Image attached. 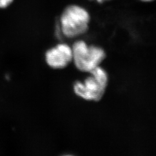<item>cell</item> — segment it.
I'll list each match as a JSON object with an SVG mask.
<instances>
[{
  "label": "cell",
  "instance_id": "5b68a950",
  "mask_svg": "<svg viewBox=\"0 0 156 156\" xmlns=\"http://www.w3.org/2000/svg\"><path fill=\"white\" fill-rule=\"evenodd\" d=\"M13 0H0V8H5L9 5Z\"/></svg>",
  "mask_w": 156,
  "mask_h": 156
},
{
  "label": "cell",
  "instance_id": "8992f818",
  "mask_svg": "<svg viewBox=\"0 0 156 156\" xmlns=\"http://www.w3.org/2000/svg\"><path fill=\"white\" fill-rule=\"evenodd\" d=\"M98 2H99V3H102V2H103L104 1H107V0H96Z\"/></svg>",
  "mask_w": 156,
  "mask_h": 156
},
{
  "label": "cell",
  "instance_id": "277c9868",
  "mask_svg": "<svg viewBox=\"0 0 156 156\" xmlns=\"http://www.w3.org/2000/svg\"><path fill=\"white\" fill-rule=\"evenodd\" d=\"M45 59L48 66L53 68H64L73 61L72 48L66 44H58L47 51Z\"/></svg>",
  "mask_w": 156,
  "mask_h": 156
},
{
  "label": "cell",
  "instance_id": "52a82bcc",
  "mask_svg": "<svg viewBox=\"0 0 156 156\" xmlns=\"http://www.w3.org/2000/svg\"><path fill=\"white\" fill-rule=\"evenodd\" d=\"M142 1H151L152 0H142Z\"/></svg>",
  "mask_w": 156,
  "mask_h": 156
},
{
  "label": "cell",
  "instance_id": "7a4b0ae2",
  "mask_svg": "<svg viewBox=\"0 0 156 156\" xmlns=\"http://www.w3.org/2000/svg\"><path fill=\"white\" fill-rule=\"evenodd\" d=\"M91 76L84 82H76L73 86L76 94L88 101H100L105 93L108 83V75L101 67H98L90 72Z\"/></svg>",
  "mask_w": 156,
  "mask_h": 156
},
{
  "label": "cell",
  "instance_id": "6da1fadb",
  "mask_svg": "<svg viewBox=\"0 0 156 156\" xmlns=\"http://www.w3.org/2000/svg\"><path fill=\"white\" fill-rule=\"evenodd\" d=\"M89 13L80 6H67L62 13L60 24L62 33L68 38H74L85 33L89 28Z\"/></svg>",
  "mask_w": 156,
  "mask_h": 156
},
{
  "label": "cell",
  "instance_id": "3957f363",
  "mask_svg": "<svg viewBox=\"0 0 156 156\" xmlns=\"http://www.w3.org/2000/svg\"><path fill=\"white\" fill-rule=\"evenodd\" d=\"M73 60L76 67L82 72L90 73L99 67L106 56L100 47L88 46L83 41L76 42L72 47Z\"/></svg>",
  "mask_w": 156,
  "mask_h": 156
}]
</instances>
